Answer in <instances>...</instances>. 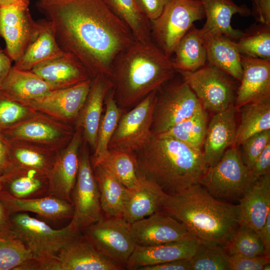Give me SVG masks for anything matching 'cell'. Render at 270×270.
<instances>
[{
  "mask_svg": "<svg viewBox=\"0 0 270 270\" xmlns=\"http://www.w3.org/2000/svg\"><path fill=\"white\" fill-rule=\"evenodd\" d=\"M36 6L52 22L61 49L74 54L92 78H110L116 58L136 41L104 0H38Z\"/></svg>",
  "mask_w": 270,
  "mask_h": 270,
  "instance_id": "obj_1",
  "label": "cell"
},
{
  "mask_svg": "<svg viewBox=\"0 0 270 270\" xmlns=\"http://www.w3.org/2000/svg\"><path fill=\"white\" fill-rule=\"evenodd\" d=\"M134 154L138 174L153 180L169 194L198 184L208 168L202 150L168 137L152 134Z\"/></svg>",
  "mask_w": 270,
  "mask_h": 270,
  "instance_id": "obj_2",
  "label": "cell"
},
{
  "mask_svg": "<svg viewBox=\"0 0 270 270\" xmlns=\"http://www.w3.org/2000/svg\"><path fill=\"white\" fill-rule=\"evenodd\" d=\"M172 60L152 40L135 41L114 60L110 78L118 105L137 104L173 76Z\"/></svg>",
  "mask_w": 270,
  "mask_h": 270,
  "instance_id": "obj_3",
  "label": "cell"
},
{
  "mask_svg": "<svg viewBox=\"0 0 270 270\" xmlns=\"http://www.w3.org/2000/svg\"><path fill=\"white\" fill-rule=\"evenodd\" d=\"M161 210L200 240L224 246L238 226V205L219 200L200 184L168 194Z\"/></svg>",
  "mask_w": 270,
  "mask_h": 270,
  "instance_id": "obj_4",
  "label": "cell"
},
{
  "mask_svg": "<svg viewBox=\"0 0 270 270\" xmlns=\"http://www.w3.org/2000/svg\"><path fill=\"white\" fill-rule=\"evenodd\" d=\"M10 220L12 230L38 262L55 258L64 246L81 234L71 222L61 229L55 230L24 212L12 214Z\"/></svg>",
  "mask_w": 270,
  "mask_h": 270,
  "instance_id": "obj_5",
  "label": "cell"
},
{
  "mask_svg": "<svg viewBox=\"0 0 270 270\" xmlns=\"http://www.w3.org/2000/svg\"><path fill=\"white\" fill-rule=\"evenodd\" d=\"M257 178L244 163L237 147L232 146L215 165L207 168L198 184L217 198L238 200Z\"/></svg>",
  "mask_w": 270,
  "mask_h": 270,
  "instance_id": "obj_6",
  "label": "cell"
},
{
  "mask_svg": "<svg viewBox=\"0 0 270 270\" xmlns=\"http://www.w3.org/2000/svg\"><path fill=\"white\" fill-rule=\"evenodd\" d=\"M205 18L198 0H167L156 19L151 20V33L156 45L169 58L182 37L196 20Z\"/></svg>",
  "mask_w": 270,
  "mask_h": 270,
  "instance_id": "obj_7",
  "label": "cell"
},
{
  "mask_svg": "<svg viewBox=\"0 0 270 270\" xmlns=\"http://www.w3.org/2000/svg\"><path fill=\"white\" fill-rule=\"evenodd\" d=\"M82 234L104 257L126 269L136 243L130 224L120 216H104Z\"/></svg>",
  "mask_w": 270,
  "mask_h": 270,
  "instance_id": "obj_8",
  "label": "cell"
},
{
  "mask_svg": "<svg viewBox=\"0 0 270 270\" xmlns=\"http://www.w3.org/2000/svg\"><path fill=\"white\" fill-rule=\"evenodd\" d=\"M82 143L79 152L78 174L71 195L74 214L70 222L80 234L104 216L88 144L85 141Z\"/></svg>",
  "mask_w": 270,
  "mask_h": 270,
  "instance_id": "obj_9",
  "label": "cell"
},
{
  "mask_svg": "<svg viewBox=\"0 0 270 270\" xmlns=\"http://www.w3.org/2000/svg\"><path fill=\"white\" fill-rule=\"evenodd\" d=\"M74 130L72 125L38 112L0 132V135L6 140L26 143L58 152L68 144Z\"/></svg>",
  "mask_w": 270,
  "mask_h": 270,
  "instance_id": "obj_10",
  "label": "cell"
},
{
  "mask_svg": "<svg viewBox=\"0 0 270 270\" xmlns=\"http://www.w3.org/2000/svg\"><path fill=\"white\" fill-rule=\"evenodd\" d=\"M157 91L152 92L128 112L122 114L108 146V150L134 154L152 136V125Z\"/></svg>",
  "mask_w": 270,
  "mask_h": 270,
  "instance_id": "obj_11",
  "label": "cell"
},
{
  "mask_svg": "<svg viewBox=\"0 0 270 270\" xmlns=\"http://www.w3.org/2000/svg\"><path fill=\"white\" fill-rule=\"evenodd\" d=\"M194 93L204 110L216 113L234 104V85L227 74L210 64L194 72L176 71Z\"/></svg>",
  "mask_w": 270,
  "mask_h": 270,
  "instance_id": "obj_12",
  "label": "cell"
},
{
  "mask_svg": "<svg viewBox=\"0 0 270 270\" xmlns=\"http://www.w3.org/2000/svg\"><path fill=\"white\" fill-rule=\"evenodd\" d=\"M202 106L188 85L182 82L166 88L154 105L152 134L158 135L188 118Z\"/></svg>",
  "mask_w": 270,
  "mask_h": 270,
  "instance_id": "obj_13",
  "label": "cell"
},
{
  "mask_svg": "<svg viewBox=\"0 0 270 270\" xmlns=\"http://www.w3.org/2000/svg\"><path fill=\"white\" fill-rule=\"evenodd\" d=\"M30 270H122L98 252L81 234L68 242L57 256L44 262L32 260Z\"/></svg>",
  "mask_w": 270,
  "mask_h": 270,
  "instance_id": "obj_14",
  "label": "cell"
},
{
  "mask_svg": "<svg viewBox=\"0 0 270 270\" xmlns=\"http://www.w3.org/2000/svg\"><path fill=\"white\" fill-rule=\"evenodd\" d=\"M40 28V22L34 20L28 5L0 6V36L4 40V50L13 61L22 54Z\"/></svg>",
  "mask_w": 270,
  "mask_h": 270,
  "instance_id": "obj_15",
  "label": "cell"
},
{
  "mask_svg": "<svg viewBox=\"0 0 270 270\" xmlns=\"http://www.w3.org/2000/svg\"><path fill=\"white\" fill-rule=\"evenodd\" d=\"M92 78L71 86L53 90L24 104L61 122L74 125L86 100Z\"/></svg>",
  "mask_w": 270,
  "mask_h": 270,
  "instance_id": "obj_16",
  "label": "cell"
},
{
  "mask_svg": "<svg viewBox=\"0 0 270 270\" xmlns=\"http://www.w3.org/2000/svg\"><path fill=\"white\" fill-rule=\"evenodd\" d=\"M130 228L136 244L140 246H154L195 237L182 223L161 210L134 222Z\"/></svg>",
  "mask_w": 270,
  "mask_h": 270,
  "instance_id": "obj_17",
  "label": "cell"
},
{
  "mask_svg": "<svg viewBox=\"0 0 270 270\" xmlns=\"http://www.w3.org/2000/svg\"><path fill=\"white\" fill-rule=\"evenodd\" d=\"M68 144L58 152L48 174L49 195L72 204L71 195L74 186L79 167V152L83 142L81 128H74Z\"/></svg>",
  "mask_w": 270,
  "mask_h": 270,
  "instance_id": "obj_18",
  "label": "cell"
},
{
  "mask_svg": "<svg viewBox=\"0 0 270 270\" xmlns=\"http://www.w3.org/2000/svg\"><path fill=\"white\" fill-rule=\"evenodd\" d=\"M242 76L234 106L236 110L270 98V60L241 54Z\"/></svg>",
  "mask_w": 270,
  "mask_h": 270,
  "instance_id": "obj_19",
  "label": "cell"
},
{
  "mask_svg": "<svg viewBox=\"0 0 270 270\" xmlns=\"http://www.w3.org/2000/svg\"><path fill=\"white\" fill-rule=\"evenodd\" d=\"M30 71L54 90L71 86L92 78L80 60L73 54L66 52L38 64Z\"/></svg>",
  "mask_w": 270,
  "mask_h": 270,
  "instance_id": "obj_20",
  "label": "cell"
},
{
  "mask_svg": "<svg viewBox=\"0 0 270 270\" xmlns=\"http://www.w3.org/2000/svg\"><path fill=\"white\" fill-rule=\"evenodd\" d=\"M234 104L217 112L208 124L203 154L207 167L215 165L226 150L235 146L236 130Z\"/></svg>",
  "mask_w": 270,
  "mask_h": 270,
  "instance_id": "obj_21",
  "label": "cell"
},
{
  "mask_svg": "<svg viewBox=\"0 0 270 270\" xmlns=\"http://www.w3.org/2000/svg\"><path fill=\"white\" fill-rule=\"evenodd\" d=\"M113 87L112 82L110 77L103 74L94 76L86 100L74 124V128H82L84 141L93 150L96 146L104 101L108 92Z\"/></svg>",
  "mask_w": 270,
  "mask_h": 270,
  "instance_id": "obj_22",
  "label": "cell"
},
{
  "mask_svg": "<svg viewBox=\"0 0 270 270\" xmlns=\"http://www.w3.org/2000/svg\"><path fill=\"white\" fill-rule=\"evenodd\" d=\"M200 240L196 237L183 240L151 246L136 245L126 269L138 270L140 268L156 265L180 259H190L194 254Z\"/></svg>",
  "mask_w": 270,
  "mask_h": 270,
  "instance_id": "obj_23",
  "label": "cell"
},
{
  "mask_svg": "<svg viewBox=\"0 0 270 270\" xmlns=\"http://www.w3.org/2000/svg\"><path fill=\"white\" fill-rule=\"evenodd\" d=\"M238 201V225L260 230L270 213V174L258 178Z\"/></svg>",
  "mask_w": 270,
  "mask_h": 270,
  "instance_id": "obj_24",
  "label": "cell"
},
{
  "mask_svg": "<svg viewBox=\"0 0 270 270\" xmlns=\"http://www.w3.org/2000/svg\"><path fill=\"white\" fill-rule=\"evenodd\" d=\"M138 176L140 185L128 188L122 216L130 224L160 210L168 196L153 180Z\"/></svg>",
  "mask_w": 270,
  "mask_h": 270,
  "instance_id": "obj_25",
  "label": "cell"
},
{
  "mask_svg": "<svg viewBox=\"0 0 270 270\" xmlns=\"http://www.w3.org/2000/svg\"><path fill=\"white\" fill-rule=\"evenodd\" d=\"M2 190L18 198L49 195L48 176L35 170L10 165L1 175Z\"/></svg>",
  "mask_w": 270,
  "mask_h": 270,
  "instance_id": "obj_26",
  "label": "cell"
},
{
  "mask_svg": "<svg viewBox=\"0 0 270 270\" xmlns=\"http://www.w3.org/2000/svg\"><path fill=\"white\" fill-rule=\"evenodd\" d=\"M0 200L11 214L31 212L46 218L59 220L72 218L74 214L71 203L52 195L24 199L1 191Z\"/></svg>",
  "mask_w": 270,
  "mask_h": 270,
  "instance_id": "obj_27",
  "label": "cell"
},
{
  "mask_svg": "<svg viewBox=\"0 0 270 270\" xmlns=\"http://www.w3.org/2000/svg\"><path fill=\"white\" fill-rule=\"evenodd\" d=\"M206 22L200 29L202 34L218 33L230 38L238 40L243 32L232 28L230 22L234 14L250 16L252 12L246 4L238 6L232 0H202Z\"/></svg>",
  "mask_w": 270,
  "mask_h": 270,
  "instance_id": "obj_28",
  "label": "cell"
},
{
  "mask_svg": "<svg viewBox=\"0 0 270 270\" xmlns=\"http://www.w3.org/2000/svg\"><path fill=\"white\" fill-rule=\"evenodd\" d=\"M202 36L209 64L240 82L242 68L236 42L218 33H208Z\"/></svg>",
  "mask_w": 270,
  "mask_h": 270,
  "instance_id": "obj_29",
  "label": "cell"
},
{
  "mask_svg": "<svg viewBox=\"0 0 270 270\" xmlns=\"http://www.w3.org/2000/svg\"><path fill=\"white\" fill-rule=\"evenodd\" d=\"M40 30L22 54L14 62V68L30 70L44 61L58 57L64 52L58 46L52 22L47 19L39 20Z\"/></svg>",
  "mask_w": 270,
  "mask_h": 270,
  "instance_id": "obj_30",
  "label": "cell"
},
{
  "mask_svg": "<svg viewBox=\"0 0 270 270\" xmlns=\"http://www.w3.org/2000/svg\"><path fill=\"white\" fill-rule=\"evenodd\" d=\"M54 90L30 70L11 68L0 90L8 97L23 104L39 98Z\"/></svg>",
  "mask_w": 270,
  "mask_h": 270,
  "instance_id": "obj_31",
  "label": "cell"
},
{
  "mask_svg": "<svg viewBox=\"0 0 270 270\" xmlns=\"http://www.w3.org/2000/svg\"><path fill=\"white\" fill-rule=\"evenodd\" d=\"M4 140L10 165L35 170L48 176L59 151L22 142Z\"/></svg>",
  "mask_w": 270,
  "mask_h": 270,
  "instance_id": "obj_32",
  "label": "cell"
},
{
  "mask_svg": "<svg viewBox=\"0 0 270 270\" xmlns=\"http://www.w3.org/2000/svg\"><path fill=\"white\" fill-rule=\"evenodd\" d=\"M174 54L172 62L176 72H192L204 66L207 57L200 29L193 24L180 40Z\"/></svg>",
  "mask_w": 270,
  "mask_h": 270,
  "instance_id": "obj_33",
  "label": "cell"
},
{
  "mask_svg": "<svg viewBox=\"0 0 270 270\" xmlns=\"http://www.w3.org/2000/svg\"><path fill=\"white\" fill-rule=\"evenodd\" d=\"M92 168L104 214L122 217L128 188L100 165Z\"/></svg>",
  "mask_w": 270,
  "mask_h": 270,
  "instance_id": "obj_34",
  "label": "cell"
},
{
  "mask_svg": "<svg viewBox=\"0 0 270 270\" xmlns=\"http://www.w3.org/2000/svg\"><path fill=\"white\" fill-rule=\"evenodd\" d=\"M111 11L130 28L136 42L151 40L150 22L136 0H104Z\"/></svg>",
  "mask_w": 270,
  "mask_h": 270,
  "instance_id": "obj_35",
  "label": "cell"
},
{
  "mask_svg": "<svg viewBox=\"0 0 270 270\" xmlns=\"http://www.w3.org/2000/svg\"><path fill=\"white\" fill-rule=\"evenodd\" d=\"M241 108V121L234 144L236 147L250 136L270 130V98L249 103Z\"/></svg>",
  "mask_w": 270,
  "mask_h": 270,
  "instance_id": "obj_36",
  "label": "cell"
},
{
  "mask_svg": "<svg viewBox=\"0 0 270 270\" xmlns=\"http://www.w3.org/2000/svg\"><path fill=\"white\" fill-rule=\"evenodd\" d=\"M106 110L99 125L94 153L90 156L92 167L98 164L108 154V146L122 114L115 98L114 87L108 92L105 100Z\"/></svg>",
  "mask_w": 270,
  "mask_h": 270,
  "instance_id": "obj_37",
  "label": "cell"
},
{
  "mask_svg": "<svg viewBox=\"0 0 270 270\" xmlns=\"http://www.w3.org/2000/svg\"><path fill=\"white\" fill-rule=\"evenodd\" d=\"M207 128V114L202 108L191 116L158 136L171 138L202 150Z\"/></svg>",
  "mask_w": 270,
  "mask_h": 270,
  "instance_id": "obj_38",
  "label": "cell"
},
{
  "mask_svg": "<svg viewBox=\"0 0 270 270\" xmlns=\"http://www.w3.org/2000/svg\"><path fill=\"white\" fill-rule=\"evenodd\" d=\"M97 164L104 168L128 189L135 188L140 185L136 161L132 153L108 150V154Z\"/></svg>",
  "mask_w": 270,
  "mask_h": 270,
  "instance_id": "obj_39",
  "label": "cell"
},
{
  "mask_svg": "<svg viewBox=\"0 0 270 270\" xmlns=\"http://www.w3.org/2000/svg\"><path fill=\"white\" fill-rule=\"evenodd\" d=\"M189 260L190 270H230V256L223 246L215 242L200 240Z\"/></svg>",
  "mask_w": 270,
  "mask_h": 270,
  "instance_id": "obj_40",
  "label": "cell"
},
{
  "mask_svg": "<svg viewBox=\"0 0 270 270\" xmlns=\"http://www.w3.org/2000/svg\"><path fill=\"white\" fill-rule=\"evenodd\" d=\"M223 246L230 256L264 255V246L256 232L244 225L238 226Z\"/></svg>",
  "mask_w": 270,
  "mask_h": 270,
  "instance_id": "obj_41",
  "label": "cell"
},
{
  "mask_svg": "<svg viewBox=\"0 0 270 270\" xmlns=\"http://www.w3.org/2000/svg\"><path fill=\"white\" fill-rule=\"evenodd\" d=\"M241 54L270 60V26L260 24L253 26L236 42Z\"/></svg>",
  "mask_w": 270,
  "mask_h": 270,
  "instance_id": "obj_42",
  "label": "cell"
},
{
  "mask_svg": "<svg viewBox=\"0 0 270 270\" xmlns=\"http://www.w3.org/2000/svg\"><path fill=\"white\" fill-rule=\"evenodd\" d=\"M33 258L30 251L12 230L0 234V270H16Z\"/></svg>",
  "mask_w": 270,
  "mask_h": 270,
  "instance_id": "obj_43",
  "label": "cell"
},
{
  "mask_svg": "<svg viewBox=\"0 0 270 270\" xmlns=\"http://www.w3.org/2000/svg\"><path fill=\"white\" fill-rule=\"evenodd\" d=\"M38 112L11 99L0 90V132L32 117Z\"/></svg>",
  "mask_w": 270,
  "mask_h": 270,
  "instance_id": "obj_44",
  "label": "cell"
},
{
  "mask_svg": "<svg viewBox=\"0 0 270 270\" xmlns=\"http://www.w3.org/2000/svg\"><path fill=\"white\" fill-rule=\"evenodd\" d=\"M270 143V130L256 133L246 139L240 144V151L244 163L252 170L257 158L266 146Z\"/></svg>",
  "mask_w": 270,
  "mask_h": 270,
  "instance_id": "obj_45",
  "label": "cell"
},
{
  "mask_svg": "<svg viewBox=\"0 0 270 270\" xmlns=\"http://www.w3.org/2000/svg\"><path fill=\"white\" fill-rule=\"evenodd\" d=\"M270 263V256L254 257L230 256V270H262Z\"/></svg>",
  "mask_w": 270,
  "mask_h": 270,
  "instance_id": "obj_46",
  "label": "cell"
},
{
  "mask_svg": "<svg viewBox=\"0 0 270 270\" xmlns=\"http://www.w3.org/2000/svg\"><path fill=\"white\" fill-rule=\"evenodd\" d=\"M167 0H136L140 8L150 20L158 18Z\"/></svg>",
  "mask_w": 270,
  "mask_h": 270,
  "instance_id": "obj_47",
  "label": "cell"
},
{
  "mask_svg": "<svg viewBox=\"0 0 270 270\" xmlns=\"http://www.w3.org/2000/svg\"><path fill=\"white\" fill-rule=\"evenodd\" d=\"M252 171L257 178L270 174V143L266 146L256 159Z\"/></svg>",
  "mask_w": 270,
  "mask_h": 270,
  "instance_id": "obj_48",
  "label": "cell"
},
{
  "mask_svg": "<svg viewBox=\"0 0 270 270\" xmlns=\"http://www.w3.org/2000/svg\"><path fill=\"white\" fill-rule=\"evenodd\" d=\"M252 14L257 22L270 26V0H252Z\"/></svg>",
  "mask_w": 270,
  "mask_h": 270,
  "instance_id": "obj_49",
  "label": "cell"
},
{
  "mask_svg": "<svg viewBox=\"0 0 270 270\" xmlns=\"http://www.w3.org/2000/svg\"><path fill=\"white\" fill-rule=\"evenodd\" d=\"M138 270H190L189 259H180L156 265L144 266Z\"/></svg>",
  "mask_w": 270,
  "mask_h": 270,
  "instance_id": "obj_50",
  "label": "cell"
},
{
  "mask_svg": "<svg viewBox=\"0 0 270 270\" xmlns=\"http://www.w3.org/2000/svg\"><path fill=\"white\" fill-rule=\"evenodd\" d=\"M264 248V254L270 256V213L262 228L256 232Z\"/></svg>",
  "mask_w": 270,
  "mask_h": 270,
  "instance_id": "obj_51",
  "label": "cell"
},
{
  "mask_svg": "<svg viewBox=\"0 0 270 270\" xmlns=\"http://www.w3.org/2000/svg\"><path fill=\"white\" fill-rule=\"evenodd\" d=\"M12 62L6 50L0 46V88L12 66Z\"/></svg>",
  "mask_w": 270,
  "mask_h": 270,
  "instance_id": "obj_52",
  "label": "cell"
},
{
  "mask_svg": "<svg viewBox=\"0 0 270 270\" xmlns=\"http://www.w3.org/2000/svg\"><path fill=\"white\" fill-rule=\"evenodd\" d=\"M11 214L0 200V234L12 231Z\"/></svg>",
  "mask_w": 270,
  "mask_h": 270,
  "instance_id": "obj_53",
  "label": "cell"
},
{
  "mask_svg": "<svg viewBox=\"0 0 270 270\" xmlns=\"http://www.w3.org/2000/svg\"><path fill=\"white\" fill-rule=\"evenodd\" d=\"M10 166L6 144L0 135V174L2 175Z\"/></svg>",
  "mask_w": 270,
  "mask_h": 270,
  "instance_id": "obj_54",
  "label": "cell"
},
{
  "mask_svg": "<svg viewBox=\"0 0 270 270\" xmlns=\"http://www.w3.org/2000/svg\"><path fill=\"white\" fill-rule=\"evenodd\" d=\"M30 0H0V6H5L13 4H30Z\"/></svg>",
  "mask_w": 270,
  "mask_h": 270,
  "instance_id": "obj_55",
  "label": "cell"
},
{
  "mask_svg": "<svg viewBox=\"0 0 270 270\" xmlns=\"http://www.w3.org/2000/svg\"><path fill=\"white\" fill-rule=\"evenodd\" d=\"M263 270H270V263L265 264L262 268Z\"/></svg>",
  "mask_w": 270,
  "mask_h": 270,
  "instance_id": "obj_56",
  "label": "cell"
},
{
  "mask_svg": "<svg viewBox=\"0 0 270 270\" xmlns=\"http://www.w3.org/2000/svg\"><path fill=\"white\" fill-rule=\"evenodd\" d=\"M2 190V176L0 174V192Z\"/></svg>",
  "mask_w": 270,
  "mask_h": 270,
  "instance_id": "obj_57",
  "label": "cell"
},
{
  "mask_svg": "<svg viewBox=\"0 0 270 270\" xmlns=\"http://www.w3.org/2000/svg\"><path fill=\"white\" fill-rule=\"evenodd\" d=\"M41 0V1H46V0Z\"/></svg>",
  "mask_w": 270,
  "mask_h": 270,
  "instance_id": "obj_58",
  "label": "cell"
},
{
  "mask_svg": "<svg viewBox=\"0 0 270 270\" xmlns=\"http://www.w3.org/2000/svg\"><path fill=\"white\" fill-rule=\"evenodd\" d=\"M200 0L201 1L202 0Z\"/></svg>",
  "mask_w": 270,
  "mask_h": 270,
  "instance_id": "obj_59",
  "label": "cell"
}]
</instances>
